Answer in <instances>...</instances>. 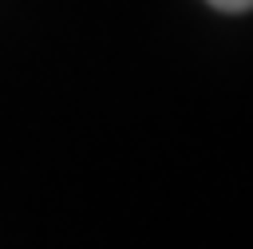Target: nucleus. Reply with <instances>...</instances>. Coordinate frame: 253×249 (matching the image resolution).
I'll use <instances>...</instances> for the list:
<instances>
[{
    "label": "nucleus",
    "mask_w": 253,
    "mask_h": 249,
    "mask_svg": "<svg viewBox=\"0 0 253 249\" xmlns=\"http://www.w3.org/2000/svg\"><path fill=\"white\" fill-rule=\"evenodd\" d=\"M217 12H249L253 8V0H210Z\"/></svg>",
    "instance_id": "nucleus-1"
}]
</instances>
